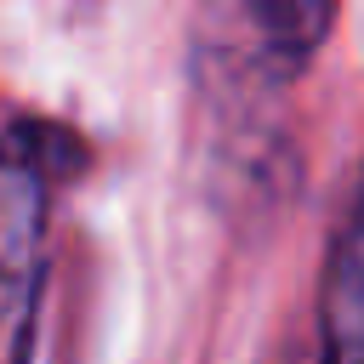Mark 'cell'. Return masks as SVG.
I'll return each instance as SVG.
<instances>
[{
  "label": "cell",
  "instance_id": "cell-1",
  "mask_svg": "<svg viewBox=\"0 0 364 364\" xmlns=\"http://www.w3.org/2000/svg\"><path fill=\"white\" fill-rule=\"evenodd\" d=\"M68 154H74L68 131L40 125V119H17L0 136V330L28 301L51 193L68 176Z\"/></svg>",
  "mask_w": 364,
  "mask_h": 364
},
{
  "label": "cell",
  "instance_id": "cell-2",
  "mask_svg": "<svg viewBox=\"0 0 364 364\" xmlns=\"http://www.w3.org/2000/svg\"><path fill=\"white\" fill-rule=\"evenodd\" d=\"M318 324H324V364H364V176L324 262Z\"/></svg>",
  "mask_w": 364,
  "mask_h": 364
},
{
  "label": "cell",
  "instance_id": "cell-3",
  "mask_svg": "<svg viewBox=\"0 0 364 364\" xmlns=\"http://www.w3.org/2000/svg\"><path fill=\"white\" fill-rule=\"evenodd\" d=\"M245 6H250L256 46H262L273 63L301 68V63L318 51V40L330 34L341 0H245Z\"/></svg>",
  "mask_w": 364,
  "mask_h": 364
}]
</instances>
